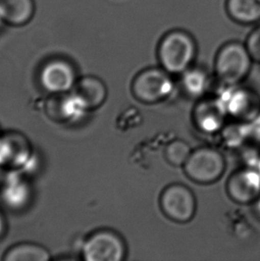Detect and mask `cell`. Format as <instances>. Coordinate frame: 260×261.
Wrapping results in <instances>:
<instances>
[{"mask_svg": "<svg viewBox=\"0 0 260 261\" xmlns=\"http://www.w3.org/2000/svg\"><path fill=\"white\" fill-rule=\"evenodd\" d=\"M196 51L194 38L187 32L175 30L161 39L159 61L162 69L169 74H182L191 67Z\"/></svg>", "mask_w": 260, "mask_h": 261, "instance_id": "obj_1", "label": "cell"}, {"mask_svg": "<svg viewBox=\"0 0 260 261\" xmlns=\"http://www.w3.org/2000/svg\"><path fill=\"white\" fill-rule=\"evenodd\" d=\"M252 61L246 46L230 42L218 51L215 71L225 85H236L248 75Z\"/></svg>", "mask_w": 260, "mask_h": 261, "instance_id": "obj_2", "label": "cell"}, {"mask_svg": "<svg viewBox=\"0 0 260 261\" xmlns=\"http://www.w3.org/2000/svg\"><path fill=\"white\" fill-rule=\"evenodd\" d=\"M174 90V82L163 69L150 68L140 72L134 80L132 91L135 97L145 103H155L167 99Z\"/></svg>", "mask_w": 260, "mask_h": 261, "instance_id": "obj_3", "label": "cell"}, {"mask_svg": "<svg viewBox=\"0 0 260 261\" xmlns=\"http://www.w3.org/2000/svg\"><path fill=\"white\" fill-rule=\"evenodd\" d=\"M225 162L220 152L213 148L202 147L192 152L184 165L187 176L199 184H211L224 173Z\"/></svg>", "mask_w": 260, "mask_h": 261, "instance_id": "obj_4", "label": "cell"}, {"mask_svg": "<svg viewBox=\"0 0 260 261\" xmlns=\"http://www.w3.org/2000/svg\"><path fill=\"white\" fill-rule=\"evenodd\" d=\"M82 254L88 261H120L125 258L126 245L119 234L102 230L86 241Z\"/></svg>", "mask_w": 260, "mask_h": 261, "instance_id": "obj_5", "label": "cell"}, {"mask_svg": "<svg viewBox=\"0 0 260 261\" xmlns=\"http://www.w3.org/2000/svg\"><path fill=\"white\" fill-rule=\"evenodd\" d=\"M161 207L164 214L173 221L188 222L195 214L196 201L188 187L176 184L163 191Z\"/></svg>", "mask_w": 260, "mask_h": 261, "instance_id": "obj_6", "label": "cell"}, {"mask_svg": "<svg viewBox=\"0 0 260 261\" xmlns=\"http://www.w3.org/2000/svg\"><path fill=\"white\" fill-rule=\"evenodd\" d=\"M217 99L221 103L226 115L238 120L250 121L260 112V102L257 96L245 88L236 85H225Z\"/></svg>", "mask_w": 260, "mask_h": 261, "instance_id": "obj_7", "label": "cell"}, {"mask_svg": "<svg viewBox=\"0 0 260 261\" xmlns=\"http://www.w3.org/2000/svg\"><path fill=\"white\" fill-rule=\"evenodd\" d=\"M227 192L233 201L246 204L260 196V173L255 168H245L230 176Z\"/></svg>", "mask_w": 260, "mask_h": 261, "instance_id": "obj_8", "label": "cell"}, {"mask_svg": "<svg viewBox=\"0 0 260 261\" xmlns=\"http://www.w3.org/2000/svg\"><path fill=\"white\" fill-rule=\"evenodd\" d=\"M39 80L43 88L55 95L69 91L76 83L72 65L60 59L50 61L45 64L40 71Z\"/></svg>", "mask_w": 260, "mask_h": 261, "instance_id": "obj_9", "label": "cell"}, {"mask_svg": "<svg viewBox=\"0 0 260 261\" xmlns=\"http://www.w3.org/2000/svg\"><path fill=\"white\" fill-rule=\"evenodd\" d=\"M32 160V148L27 138L18 132L0 137V166L19 168Z\"/></svg>", "mask_w": 260, "mask_h": 261, "instance_id": "obj_10", "label": "cell"}, {"mask_svg": "<svg viewBox=\"0 0 260 261\" xmlns=\"http://www.w3.org/2000/svg\"><path fill=\"white\" fill-rule=\"evenodd\" d=\"M226 116L225 110L217 98L204 100L195 107L194 122L197 127L206 134L221 130Z\"/></svg>", "mask_w": 260, "mask_h": 261, "instance_id": "obj_11", "label": "cell"}, {"mask_svg": "<svg viewBox=\"0 0 260 261\" xmlns=\"http://www.w3.org/2000/svg\"><path fill=\"white\" fill-rule=\"evenodd\" d=\"M47 105V113L52 120L74 122L81 120L88 109L73 93L56 94Z\"/></svg>", "mask_w": 260, "mask_h": 261, "instance_id": "obj_12", "label": "cell"}, {"mask_svg": "<svg viewBox=\"0 0 260 261\" xmlns=\"http://www.w3.org/2000/svg\"><path fill=\"white\" fill-rule=\"evenodd\" d=\"M73 94L81 100L88 110L95 109L102 106L107 97L105 83L93 76H87L75 83Z\"/></svg>", "mask_w": 260, "mask_h": 261, "instance_id": "obj_13", "label": "cell"}, {"mask_svg": "<svg viewBox=\"0 0 260 261\" xmlns=\"http://www.w3.org/2000/svg\"><path fill=\"white\" fill-rule=\"evenodd\" d=\"M35 11L33 0H0V18L13 26H21L32 20Z\"/></svg>", "mask_w": 260, "mask_h": 261, "instance_id": "obj_14", "label": "cell"}, {"mask_svg": "<svg viewBox=\"0 0 260 261\" xmlns=\"http://www.w3.org/2000/svg\"><path fill=\"white\" fill-rule=\"evenodd\" d=\"M226 9L230 17L240 23L260 21V0H227Z\"/></svg>", "mask_w": 260, "mask_h": 261, "instance_id": "obj_15", "label": "cell"}, {"mask_svg": "<svg viewBox=\"0 0 260 261\" xmlns=\"http://www.w3.org/2000/svg\"><path fill=\"white\" fill-rule=\"evenodd\" d=\"M4 201L13 208H20L28 201L30 196L28 185L17 174L7 176L3 193Z\"/></svg>", "mask_w": 260, "mask_h": 261, "instance_id": "obj_16", "label": "cell"}, {"mask_svg": "<svg viewBox=\"0 0 260 261\" xmlns=\"http://www.w3.org/2000/svg\"><path fill=\"white\" fill-rule=\"evenodd\" d=\"M49 252L46 249L34 244H20L9 249L4 260L46 261L49 260Z\"/></svg>", "mask_w": 260, "mask_h": 261, "instance_id": "obj_17", "label": "cell"}, {"mask_svg": "<svg viewBox=\"0 0 260 261\" xmlns=\"http://www.w3.org/2000/svg\"><path fill=\"white\" fill-rule=\"evenodd\" d=\"M182 85L191 97H200L207 91L209 77L200 68H189L182 73Z\"/></svg>", "mask_w": 260, "mask_h": 261, "instance_id": "obj_18", "label": "cell"}, {"mask_svg": "<svg viewBox=\"0 0 260 261\" xmlns=\"http://www.w3.org/2000/svg\"><path fill=\"white\" fill-rule=\"evenodd\" d=\"M191 153L190 145L182 140L171 142L165 150L166 159L173 166H184Z\"/></svg>", "mask_w": 260, "mask_h": 261, "instance_id": "obj_19", "label": "cell"}, {"mask_svg": "<svg viewBox=\"0 0 260 261\" xmlns=\"http://www.w3.org/2000/svg\"><path fill=\"white\" fill-rule=\"evenodd\" d=\"M248 138H250V136L247 122L232 125L224 130V139L230 146L240 145Z\"/></svg>", "mask_w": 260, "mask_h": 261, "instance_id": "obj_20", "label": "cell"}, {"mask_svg": "<svg viewBox=\"0 0 260 261\" xmlns=\"http://www.w3.org/2000/svg\"><path fill=\"white\" fill-rule=\"evenodd\" d=\"M245 46L249 50L252 60L260 63V26L251 32Z\"/></svg>", "mask_w": 260, "mask_h": 261, "instance_id": "obj_21", "label": "cell"}, {"mask_svg": "<svg viewBox=\"0 0 260 261\" xmlns=\"http://www.w3.org/2000/svg\"><path fill=\"white\" fill-rule=\"evenodd\" d=\"M247 127L250 138L260 143V112L253 119L247 121Z\"/></svg>", "mask_w": 260, "mask_h": 261, "instance_id": "obj_22", "label": "cell"}, {"mask_svg": "<svg viewBox=\"0 0 260 261\" xmlns=\"http://www.w3.org/2000/svg\"><path fill=\"white\" fill-rule=\"evenodd\" d=\"M255 208H256L257 214L260 216V196L255 201Z\"/></svg>", "mask_w": 260, "mask_h": 261, "instance_id": "obj_23", "label": "cell"}, {"mask_svg": "<svg viewBox=\"0 0 260 261\" xmlns=\"http://www.w3.org/2000/svg\"><path fill=\"white\" fill-rule=\"evenodd\" d=\"M4 226H5V224H4V219L3 218H2L1 214H0V236L3 233Z\"/></svg>", "mask_w": 260, "mask_h": 261, "instance_id": "obj_24", "label": "cell"}, {"mask_svg": "<svg viewBox=\"0 0 260 261\" xmlns=\"http://www.w3.org/2000/svg\"><path fill=\"white\" fill-rule=\"evenodd\" d=\"M257 170H258V171H259L260 173V157L259 161H258V163H257Z\"/></svg>", "mask_w": 260, "mask_h": 261, "instance_id": "obj_25", "label": "cell"}, {"mask_svg": "<svg viewBox=\"0 0 260 261\" xmlns=\"http://www.w3.org/2000/svg\"><path fill=\"white\" fill-rule=\"evenodd\" d=\"M1 173H2V171H1V166H0V176H1Z\"/></svg>", "mask_w": 260, "mask_h": 261, "instance_id": "obj_26", "label": "cell"}]
</instances>
